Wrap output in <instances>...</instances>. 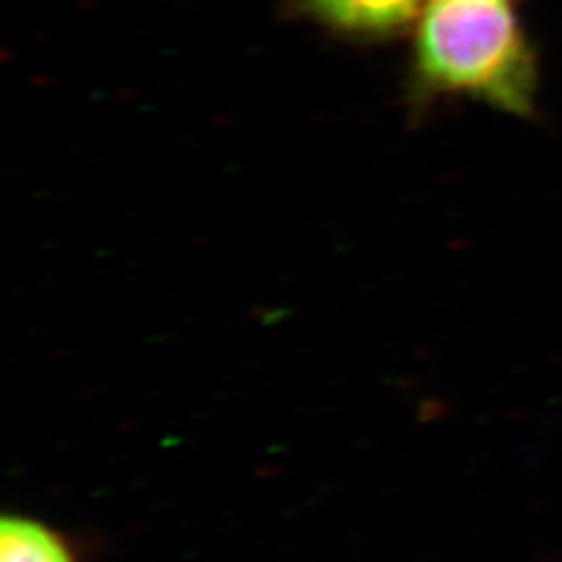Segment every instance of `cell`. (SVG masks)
Here are the masks:
<instances>
[{
	"label": "cell",
	"mask_w": 562,
	"mask_h": 562,
	"mask_svg": "<svg viewBox=\"0 0 562 562\" xmlns=\"http://www.w3.org/2000/svg\"><path fill=\"white\" fill-rule=\"evenodd\" d=\"M0 562H71V557L42 522L4 517L0 521Z\"/></svg>",
	"instance_id": "3"
},
{
	"label": "cell",
	"mask_w": 562,
	"mask_h": 562,
	"mask_svg": "<svg viewBox=\"0 0 562 562\" xmlns=\"http://www.w3.org/2000/svg\"><path fill=\"white\" fill-rule=\"evenodd\" d=\"M296 13L317 21L334 34L385 41L406 32L422 11L423 0H285Z\"/></svg>",
	"instance_id": "2"
},
{
	"label": "cell",
	"mask_w": 562,
	"mask_h": 562,
	"mask_svg": "<svg viewBox=\"0 0 562 562\" xmlns=\"http://www.w3.org/2000/svg\"><path fill=\"white\" fill-rule=\"evenodd\" d=\"M411 76L427 99L469 97L529 117L540 71L519 0H423Z\"/></svg>",
	"instance_id": "1"
}]
</instances>
